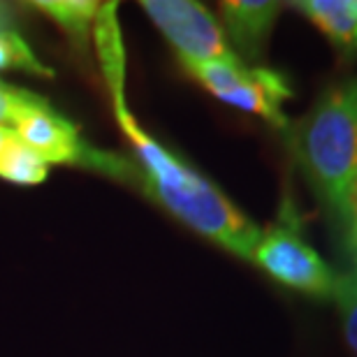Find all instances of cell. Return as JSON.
<instances>
[{
  "instance_id": "obj_1",
  "label": "cell",
  "mask_w": 357,
  "mask_h": 357,
  "mask_svg": "<svg viewBox=\"0 0 357 357\" xmlns=\"http://www.w3.org/2000/svg\"><path fill=\"white\" fill-rule=\"evenodd\" d=\"M121 132L132 146L137 190L213 246L251 262L262 230L199 169L142 128L126 93L112 96Z\"/></svg>"
},
{
  "instance_id": "obj_2",
  "label": "cell",
  "mask_w": 357,
  "mask_h": 357,
  "mask_svg": "<svg viewBox=\"0 0 357 357\" xmlns=\"http://www.w3.org/2000/svg\"><path fill=\"white\" fill-rule=\"evenodd\" d=\"M292 155L318 197L339 248L357 258V77L318 96L288 128Z\"/></svg>"
},
{
  "instance_id": "obj_3",
  "label": "cell",
  "mask_w": 357,
  "mask_h": 357,
  "mask_svg": "<svg viewBox=\"0 0 357 357\" xmlns=\"http://www.w3.org/2000/svg\"><path fill=\"white\" fill-rule=\"evenodd\" d=\"M251 262L278 285L313 299H332L337 274L304 239L299 213L290 197L283 199L278 218L265 227L253 248Z\"/></svg>"
},
{
  "instance_id": "obj_4",
  "label": "cell",
  "mask_w": 357,
  "mask_h": 357,
  "mask_svg": "<svg viewBox=\"0 0 357 357\" xmlns=\"http://www.w3.org/2000/svg\"><path fill=\"white\" fill-rule=\"evenodd\" d=\"M181 68L204 91L234 109L260 116L276 130L288 132L290 121L283 105L292 100L290 79L274 68H248L239 59L211 61V63H181Z\"/></svg>"
},
{
  "instance_id": "obj_5",
  "label": "cell",
  "mask_w": 357,
  "mask_h": 357,
  "mask_svg": "<svg viewBox=\"0 0 357 357\" xmlns=\"http://www.w3.org/2000/svg\"><path fill=\"white\" fill-rule=\"evenodd\" d=\"M139 7L174 49L178 63L234 61L218 19L195 0H142Z\"/></svg>"
},
{
  "instance_id": "obj_6",
  "label": "cell",
  "mask_w": 357,
  "mask_h": 357,
  "mask_svg": "<svg viewBox=\"0 0 357 357\" xmlns=\"http://www.w3.org/2000/svg\"><path fill=\"white\" fill-rule=\"evenodd\" d=\"M283 3L274 0H225L218 5L220 28L234 56L248 68H258L265 59L267 45Z\"/></svg>"
},
{
  "instance_id": "obj_7",
  "label": "cell",
  "mask_w": 357,
  "mask_h": 357,
  "mask_svg": "<svg viewBox=\"0 0 357 357\" xmlns=\"http://www.w3.org/2000/svg\"><path fill=\"white\" fill-rule=\"evenodd\" d=\"M290 7L330 40L341 61L357 59V0H297Z\"/></svg>"
},
{
  "instance_id": "obj_8",
  "label": "cell",
  "mask_w": 357,
  "mask_h": 357,
  "mask_svg": "<svg viewBox=\"0 0 357 357\" xmlns=\"http://www.w3.org/2000/svg\"><path fill=\"white\" fill-rule=\"evenodd\" d=\"M31 7L61 28L75 52L82 56L91 52L100 3L96 0H38V3H31Z\"/></svg>"
},
{
  "instance_id": "obj_9",
  "label": "cell",
  "mask_w": 357,
  "mask_h": 357,
  "mask_svg": "<svg viewBox=\"0 0 357 357\" xmlns=\"http://www.w3.org/2000/svg\"><path fill=\"white\" fill-rule=\"evenodd\" d=\"M49 176V165L12 130L0 142V178L17 185H38Z\"/></svg>"
},
{
  "instance_id": "obj_10",
  "label": "cell",
  "mask_w": 357,
  "mask_h": 357,
  "mask_svg": "<svg viewBox=\"0 0 357 357\" xmlns=\"http://www.w3.org/2000/svg\"><path fill=\"white\" fill-rule=\"evenodd\" d=\"M3 70H17L33 77H54L52 68L38 59L33 47L17 31V26H0V73Z\"/></svg>"
},
{
  "instance_id": "obj_11",
  "label": "cell",
  "mask_w": 357,
  "mask_h": 357,
  "mask_svg": "<svg viewBox=\"0 0 357 357\" xmlns=\"http://www.w3.org/2000/svg\"><path fill=\"white\" fill-rule=\"evenodd\" d=\"M334 302H337L344 337L357 355V258L351 260L344 274H337V288H334Z\"/></svg>"
},
{
  "instance_id": "obj_12",
  "label": "cell",
  "mask_w": 357,
  "mask_h": 357,
  "mask_svg": "<svg viewBox=\"0 0 357 357\" xmlns=\"http://www.w3.org/2000/svg\"><path fill=\"white\" fill-rule=\"evenodd\" d=\"M45 105H49L47 98H42L28 89L12 86V84L0 79V128L12 126V130H14V126H17L26 114L40 109V107H45Z\"/></svg>"
},
{
  "instance_id": "obj_13",
  "label": "cell",
  "mask_w": 357,
  "mask_h": 357,
  "mask_svg": "<svg viewBox=\"0 0 357 357\" xmlns=\"http://www.w3.org/2000/svg\"><path fill=\"white\" fill-rule=\"evenodd\" d=\"M10 130H12V128H0V142H3V139H5V135H7V132H10Z\"/></svg>"
}]
</instances>
